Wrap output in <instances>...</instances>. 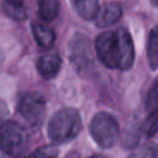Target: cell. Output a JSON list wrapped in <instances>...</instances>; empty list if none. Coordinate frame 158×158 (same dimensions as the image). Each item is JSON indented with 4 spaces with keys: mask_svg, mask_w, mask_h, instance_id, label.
Returning <instances> with one entry per match:
<instances>
[{
    "mask_svg": "<svg viewBox=\"0 0 158 158\" xmlns=\"http://www.w3.org/2000/svg\"><path fill=\"white\" fill-rule=\"evenodd\" d=\"M128 158H157V149L154 146H144L137 148Z\"/></svg>",
    "mask_w": 158,
    "mask_h": 158,
    "instance_id": "cell-17",
    "label": "cell"
},
{
    "mask_svg": "<svg viewBox=\"0 0 158 158\" xmlns=\"http://www.w3.org/2000/svg\"><path fill=\"white\" fill-rule=\"evenodd\" d=\"M17 110L31 126L38 127L46 116V100L38 93H26L20 98Z\"/></svg>",
    "mask_w": 158,
    "mask_h": 158,
    "instance_id": "cell-5",
    "label": "cell"
},
{
    "mask_svg": "<svg viewBox=\"0 0 158 158\" xmlns=\"http://www.w3.org/2000/svg\"><path fill=\"white\" fill-rule=\"evenodd\" d=\"M2 58H4V56H2V52H1V49H0V64H1V62H2Z\"/></svg>",
    "mask_w": 158,
    "mask_h": 158,
    "instance_id": "cell-20",
    "label": "cell"
},
{
    "mask_svg": "<svg viewBox=\"0 0 158 158\" xmlns=\"http://www.w3.org/2000/svg\"><path fill=\"white\" fill-rule=\"evenodd\" d=\"M28 158H58V149L53 146H44L33 151Z\"/></svg>",
    "mask_w": 158,
    "mask_h": 158,
    "instance_id": "cell-14",
    "label": "cell"
},
{
    "mask_svg": "<svg viewBox=\"0 0 158 158\" xmlns=\"http://www.w3.org/2000/svg\"><path fill=\"white\" fill-rule=\"evenodd\" d=\"M30 148V135L25 127L15 121L0 125V149L12 158H25Z\"/></svg>",
    "mask_w": 158,
    "mask_h": 158,
    "instance_id": "cell-3",
    "label": "cell"
},
{
    "mask_svg": "<svg viewBox=\"0 0 158 158\" xmlns=\"http://www.w3.org/2000/svg\"><path fill=\"white\" fill-rule=\"evenodd\" d=\"M69 51L72 63L78 68V70H84L91 64V47L86 36L75 35L69 43Z\"/></svg>",
    "mask_w": 158,
    "mask_h": 158,
    "instance_id": "cell-6",
    "label": "cell"
},
{
    "mask_svg": "<svg viewBox=\"0 0 158 158\" xmlns=\"http://www.w3.org/2000/svg\"><path fill=\"white\" fill-rule=\"evenodd\" d=\"M147 58L151 69L156 70L158 65V31L157 27H153L148 36L147 43Z\"/></svg>",
    "mask_w": 158,
    "mask_h": 158,
    "instance_id": "cell-13",
    "label": "cell"
},
{
    "mask_svg": "<svg viewBox=\"0 0 158 158\" xmlns=\"http://www.w3.org/2000/svg\"><path fill=\"white\" fill-rule=\"evenodd\" d=\"M99 60L107 68L127 70L135 60V47L130 32L120 27L100 33L95 41Z\"/></svg>",
    "mask_w": 158,
    "mask_h": 158,
    "instance_id": "cell-1",
    "label": "cell"
},
{
    "mask_svg": "<svg viewBox=\"0 0 158 158\" xmlns=\"http://www.w3.org/2000/svg\"><path fill=\"white\" fill-rule=\"evenodd\" d=\"M62 67V59L56 52H49L41 56L37 60V69L46 79L54 78Z\"/></svg>",
    "mask_w": 158,
    "mask_h": 158,
    "instance_id": "cell-7",
    "label": "cell"
},
{
    "mask_svg": "<svg viewBox=\"0 0 158 158\" xmlns=\"http://www.w3.org/2000/svg\"><path fill=\"white\" fill-rule=\"evenodd\" d=\"M38 16L43 21H53L59 12L58 0H37Z\"/></svg>",
    "mask_w": 158,
    "mask_h": 158,
    "instance_id": "cell-12",
    "label": "cell"
},
{
    "mask_svg": "<svg viewBox=\"0 0 158 158\" xmlns=\"http://www.w3.org/2000/svg\"><path fill=\"white\" fill-rule=\"evenodd\" d=\"M153 4H156V0H153Z\"/></svg>",
    "mask_w": 158,
    "mask_h": 158,
    "instance_id": "cell-22",
    "label": "cell"
},
{
    "mask_svg": "<svg viewBox=\"0 0 158 158\" xmlns=\"http://www.w3.org/2000/svg\"><path fill=\"white\" fill-rule=\"evenodd\" d=\"M1 6L4 12L16 21H23L27 17L23 0H2Z\"/></svg>",
    "mask_w": 158,
    "mask_h": 158,
    "instance_id": "cell-11",
    "label": "cell"
},
{
    "mask_svg": "<svg viewBox=\"0 0 158 158\" xmlns=\"http://www.w3.org/2000/svg\"><path fill=\"white\" fill-rule=\"evenodd\" d=\"M81 130V118L78 110L64 107L57 111L48 123V137L53 143H65L75 138Z\"/></svg>",
    "mask_w": 158,
    "mask_h": 158,
    "instance_id": "cell-2",
    "label": "cell"
},
{
    "mask_svg": "<svg viewBox=\"0 0 158 158\" xmlns=\"http://www.w3.org/2000/svg\"><path fill=\"white\" fill-rule=\"evenodd\" d=\"M157 111H152L148 112V117L146 118L144 123H143V132L147 137H152L156 135L157 132Z\"/></svg>",
    "mask_w": 158,
    "mask_h": 158,
    "instance_id": "cell-15",
    "label": "cell"
},
{
    "mask_svg": "<svg viewBox=\"0 0 158 158\" xmlns=\"http://www.w3.org/2000/svg\"><path fill=\"white\" fill-rule=\"evenodd\" d=\"M64 158H80V156H79V153H78V152L73 151V152H69Z\"/></svg>",
    "mask_w": 158,
    "mask_h": 158,
    "instance_id": "cell-19",
    "label": "cell"
},
{
    "mask_svg": "<svg viewBox=\"0 0 158 158\" xmlns=\"http://www.w3.org/2000/svg\"><path fill=\"white\" fill-rule=\"evenodd\" d=\"M157 102H158V94H157V81H153L152 88L149 89L146 99V109L148 112L157 111Z\"/></svg>",
    "mask_w": 158,
    "mask_h": 158,
    "instance_id": "cell-16",
    "label": "cell"
},
{
    "mask_svg": "<svg viewBox=\"0 0 158 158\" xmlns=\"http://www.w3.org/2000/svg\"><path fill=\"white\" fill-rule=\"evenodd\" d=\"M9 115V109H7V105L5 104L4 100L0 99V125L5 121V118L7 117Z\"/></svg>",
    "mask_w": 158,
    "mask_h": 158,
    "instance_id": "cell-18",
    "label": "cell"
},
{
    "mask_svg": "<svg viewBox=\"0 0 158 158\" xmlns=\"http://www.w3.org/2000/svg\"><path fill=\"white\" fill-rule=\"evenodd\" d=\"M90 135L101 148H111L120 133L116 118L107 112H98L90 122Z\"/></svg>",
    "mask_w": 158,
    "mask_h": 158,
    "instance_id": "cell-4",
    "label": "cell"
},
{
    "mask_svg": "<svg viewBox=\"0 0 158 158\" xmlns=\"http://www.w3.org/2000/svg\"><path fill=\"white\" fill-rule=\"evenodd\" d=\"M90 158H104V157H100V156H93V157H90Z\"/></svg>",
    "mask_w": 158,
    "mask_h": 158,
    "instance_id": "cell-21",
    "label": "cell"
},
{
    "mask_svg": "<svg viewBox=\"0 0 158 158\" xmlns=\"http://www.w3.org/2000/svg\"><path fill=\"white\" fill-rule=\"evenodd\" d=\"M121 15H122L121 5L117 2H110L104 7V10L100 14L96 15V17H95L96 25L100 27L112 25L121 19Z\"/></svg>",
    "mask_w": 158,
    "mask_h": 158,
    "instance_id": "cell-8",
    "label": "cell"
},
{
    "mask_svg": "<svg viewBox=\"0 0 158 158\" xmlns=\"http://www.w3.org/2000/svg\"><path fill=\"white\" fill-rule=\"evenodd\" d=\"M75 12L84 20H94L99 14V0H70Z\"/></svg>",
    "mask_w": 158,
    "mask_h": 158,
    "instance_id": "cell-10",
    "label": "cell"
},
{
    "mask_svg": "<svg viewBox=\"0 0 158 158\" xmlns=\"http://www.w3.org/2000/svg\"><path fill=\"white\" fill-rule=\"evenodd\" d=\"M32 33H33V37H35L37 44L44 49L51 48L56 41V35H54L53 30L49 28L48 26H44L38 22L32 23Z\"/></svg>",
    "mask_w": 158,
    "mask_h": 158,
    "instance_id": "cell-9",
    "label": "cell"
}]
</instances>
